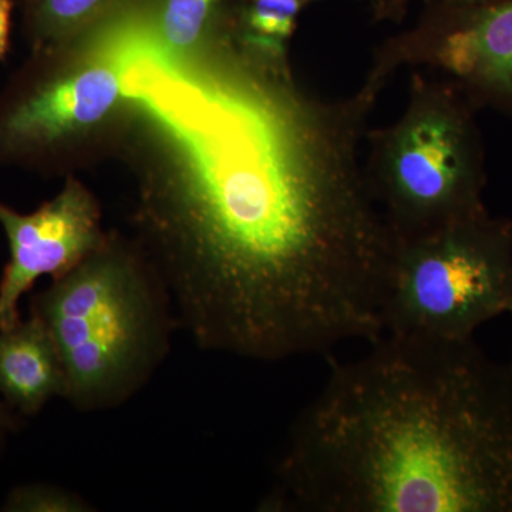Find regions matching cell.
<instances>
[{
    "label": "cell",
    "mask_w": 512,
    "mask_h": 512,
    "mask_svg": "<svg viewBox=\"0 0 512 512\" xmlns=\"http://www.w3.org/2000/svg\"><path fill=\"white\" fill-rule=\"evenodd\" d=\"M136 242L198 348L258 362L383 335L394 237L360 161L376 100L306 92L227 36L128 46Z\"/></svg>",
    "instance_id": "1"
},
{
    "label": "cell",
    "mask_w": 512,
    "mask_h": 512,
    "mask_svg": "<svg viewBox=\"0 0 512 512\" xmlns=\"http://www.w3.org/2000/svg\"><path fill=\"white\" fill-rule=\"evenodd\" d=\"M293 421L269 512H512V362L383 335Z\"/></svg>",
    "instance_id": "2"
},
{
    "label": "cell",
    "mask_w": 512,
    "mask_h": 512,
    "mask_svg": "<svg viewBox=\"0 0 512 512\" xmlns=\"http://www.w3.org/2000/svg\"><path fill=\"white\" fill-rule=\"evenodd\" d=\"M66 373L64 400L77 412L117 409L150 382L178 328L170 295L133 239L109 232L76 268L35 293Z\"/></svg>",
    "instance_id": "3"
},
{
    "label": "cell",
    "mask_w": 512,
    "mask_h": 512,
    "mask_svg": "<svg viewBox=\"0 0 512 512\" xmlns=\"http://www.w3.org/2000/svg\"><path fill=\"white\" fill-rule=\"evenodd\" d=\"M476 107L440 74L416 72L402 114L367 130V187L394 238L485 210L483 134Z\"/></svg>",
    "instance_id": "4"
},
{
    "label": "cell",
    "mask_w": 512,
    "mask_h": 512,
    "mask_svg": "<svg viewBox=\"0 0 512 512\" xmlns=\"http://www.w3.org/2000/svg\"><path fill=\"white\" fill-rule=\"evenodd\" d=\"M128 16L32 57L0 93V164L62 173L120 138Z\"/></svg>",
    "instance_id": "5"
},
{
    "label": "cell",
    "mask_w": 512,
    "mask_h": 512,
    "mask_svg": "<svg viewBox=\"0 0 512 512\" xmlns=\"http://www.w3.org/2000/svg\"><path fill=\"white\" fill-rule=\"evenodd\" d=\"M383 335L473 339L512 306V221L485 210L394 238Z\"/></svg>",
    "instance_id": "6"
},
{
    "label": "cell",
    "mask_w": 512,
    "mask_h": 512,
    "mask_svg": "<svg viewBox=\"0 0 512 512\" xmlns=\"http://www.w3.org/2000/svg\"><path fill=\"white\" fill-rule=\"evenodd\" d=\"M403 67L440 74L477 110L512 119V0L480 8L430 0L413 28L377 47L360 89L377 99Z\"/></svg>",
    "instance_id": "7"
},
{
    "label": "cell",
    "mask_w": 512,
    "mask_h": 512,
    "mask_svg": "<svg viewBox=\"0 0 512 512\" xmlns=\"http://www.w3.org/2000/svg\"><path fill=\"white\" fill-rule=\"evenodd\" d=\"M0 227L9 244V261L0 279V330L19 322L20 299L37 279L47 275L53 281L66 275L109 237L99 202L73 175L56 197L30 214L0 201Z\"/></svg>",
    "instance_id": "8"
},
{
    "label": "cell",
    "mask_w": 512,
    "mask_h": 512,
    "mask_svg": "<svg viewBox=\"0 0 512 512\" xmlns=\"http://www.w3.org/2000/svg\"><path fill=\"white\" fill-rule=\"evenodd\" d=\"M66 373L45 323L28 320L0 330V397L23 416H35L50 400L64 397Z\"/></svg>",
    "instance_id": "9"
},
{
    "label": "cell",
    "mask_w": 512,
    "mask_h": 512,
    "mask_svg": "<svg viewBox=\"0 0 512 512\" xmlns=\"http://www.w3.org/2000/svg\"><path fill=\"white\" fill-rule=\"evenodd\" d=\"M305 6L303 0H235L225 33L248 59L292 70L289 46Z\"/></svg>",
    "instance_id": "10"
},
{
    "label": "cell",
    "mask_w": 512,
    "mask_h": 512,
    "mask_svg": "<svg viewBox=\"0 0 512 512\" xmlns=\"http://www.w3.org/2000/svg\"><path fill=\"white\" fill-rule=\"evenodd\" d=\"M235 0H160L153 28L160 45L174 55L197 52L227 28Z\"/></svg>",
    "instance_id": "11"
},
{
    "label": "cell",
    "mask_w": 512,
    "mask_h": 512,
    "mask_svg": "<svg viewBox=\"0 0 512 512\" xmlns=\"http://www.w3.org/2000/svg\"><path fill=\"white\" fill-rule=\"evenodd\" d=\"M32 50L59 46L89 32L117 0H22Z\"/></svg>",
    "instance_id": "12"
},
{
    "label": "cell",
    "mask_w": 512,
    "mask_h": 512,
    "mask_svg": "<svg viewBox=\"0 0 512 512\" xmlns=\"http://www.w3.org/2000/svg\"><path fill=\"white\" fill-rule=\"evenodd\" d=\"M2 511L6 512H93L92 503L66 488L52 484H26L13 488Z\"/></svg>",
    "instance_id": "13"
},
{
    "label": "cell",
    "mask_w": 512,
    "mask_h": 512,
    "mask_svg": "<svg viewBox=\"0 0 512 512\" xmlns=\"http://www.w3.org/2000/svg\"><path fill=\"white\" fill-rule=\"evenodd\" d=\"M414 0H382V5L373 13L376 22L402 23ZM430 0H423L424 5Z\"/></svg>",
    "instance_id": "14"
},
{
    "label": "cell",
    "mask_w": 512,
    "mask_h": 512,
    "mask_svg": "<svg viewBox=\"0 0 512 512\" xmlns=\"http://www.w3.org/2000/svg\"><path fill=\"white\" fill-rule=\"evenodd\" d=\"M13 0H0V60L8 53L12 28Z\"/></svg>",
    "instance_id": "15"
},
{
    "label": "cell",
    "mask_w": 512,
    "mask_h": 512,
    "mask_svg": "<svg viewBox=\"0 0 512 512\" xmlns=\"http://www.w3.org/2000/svg\"><path fill=\"white\" fill-rule=\"evenodd\" d=\"M18 427L15 410L0 397V431L15 430Z\"/></svg>",
    "instance_id": "16"
},
{
    "label": "cell",
    "mask_w": 512,
    "mask_h": 512,
    "mask_svg": "<svg viewBox=\"0 0 512 512\" xmlns=\"http://www.w3.org/2000/svg\"><path fill=\"white\" fill-rule=\"evenodd\" d=\"M441 2L454 8H480V6L494 5L504 0H441Z\"/></svg>",
    "instance_id": "17"
},
{
    "label": "cell",
    "mask_w": 512,
    "mask_h": 512,
    "mask_svg": "<svg viewBox=\"0 0 512 512\" xmlns=\"http://www.w3.org/2000/svg\"><path fill=\"white\" fill-rule=\"evenodd\" d=\"M306 5L313 2H323V0H303ZM355 2H367L370 6H372V12L375 13L379 6L382 5V0H355Z\"/></svg>",
    "instance_id": "18"
},
{
    "label": "cell",
    "mask_w": 512,
    "mask_h": 512,
    "mask_svg": "<svg viewBox=\"0 0 512 512\" xmlns=\"http://www.w3.org/2000/svg\"><path fill=\"white\" fill-rule=\"evenodd\" d=\"M508 313H511V315H512V306L510 308V311H508ZM511 362H512V359H511Z\"/></svg>",
    "instance_id": "19"
},
{
    "label": "cell",
    "mask_w": 512,
    "mask_h": 512,
    "mask_svg": "<svg viewBox=\"0 0 512 512\" xmlns=\"http://www.w3.org/2000/svg\"><path fill=\"white\" fill-rule=\"evenodd\" d=\"M0 433H3V431H0Z\"/></svg>",
    "instance_id": "20"
}]
</instances>
